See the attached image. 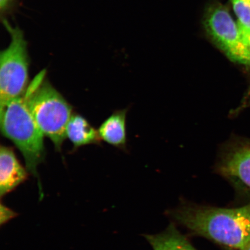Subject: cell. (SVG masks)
Listing matches in <instances>:
<instances>
[{
  "label": "cell",
  "mask_w": 250,
  "mask_h": 250,
  "mask_svg": "<svg viewBox=\"0 0 250 250\" xmlns=\"http://www.w3.org/2000/svg\"><path fill=\"white\" fill-rule=\"evenodd\" d=\"M238 24L250 29V0H231Z\"/></svg>",
  "instance_id": "obj_11"
},
{
  "label": "cell",
  "mask_w": 250,
  "mask_h": 250,
  "mask_svg": "<svg viewBox=\"0 0 250 250\" xmlns=\"http://www.w3.org/2000/svg\"><path fill=\"white\" fill-rule=\"evenodd\" d=\"M18 161L11 148H0V196L1 198L14 190L27 179V172Z\"/></svg>",
  "instance_id": "obj_7"
},
{
  "label": "cell",
  "mask_w": 250,
  "mask_h": 250,
  "mask_svg": "<svg viewBox=\"0 0 250 250\" xmlns=\"http://www.w3.org/2000/svg\"><path fill=\"white\" fill-rule=\"evenodd\" d=\"M174 217L192 232L220 245L245 250L250 244V203L233 208H186Z\"/></svg>",
  "instance_id": "obj_1"
},
{
  "label": "cell",
  "mask_w": 250,
  "mask_h": 250,
  "mask_svg": "<svg viewBox=\"0 0 250 250\" xmlns=\"http://www.w3.org/2000/svg\"><path fill=\"white\" fill-rule=\"evenodd\" d=\"M245 250H250V245L248 246V248H247Z\"/></svg>",
  "instance_id": "obj_15"
},
{
  "label": "cell",
  "mask_w": 250,
  "mask_h": 250,
  "mask_svg": "<svg viewBox=\"0 0 250 250\" xmlns=\"http://www.w3.org/2000/svg\"><path fill=\"white\" fill-rule=\"evenodd\" d=\"M127 112V109L115 111L102 124L98 130L101 139L117 148H126Z\"/></svg>",
  "instance_id": "obj_8"
},
{
  "label": "cell",
  "mask_w": 250,
  "mask_h": 250,
  "mask_svg": "<svg viewBox=\"0 0 250 250\" xmlns=\"http://www.w3.org/2000/svg\"><path fill=\"white\" fill-rule=\"evenodd\" d=\"M215 170L250 188V144L229 142L219 150Z\"/></svg>",
  "instance_id": "obj_6"
},
{
  "label": "cell",
  "mask_w": 250,
  "mask_h": 250,
  "mask_svg": "<svg viewBox=\"0 0 250 250\" xmlns=\"http://www.w3.org/2000/svg\"><path fill=\"white\" fill-rule=\"evenodd\" d=\"M0 210H1L0 224H1V226L8 223L9 221H10L12 218L17 217L18 215L17 212L12 210L11 209L7 208V206L3 205L2 203L1 204Z\"/></svg>",
  "instance_id": "obj_12"
},
{
  "label": "cell",
  "mask_w": 250,
  "mask_h": 250,
  "mask_svg": "<svg viewBox=\"0 0 250 250\" xmlns=\"http://www.w3.org/2000/svg\"><path fill=\"white\" fill-rule=\"evenodd\" d=\"M146 238L154 250H197L173 225L164 232Z\"/></svg>",
  "instance_id": "obj_10"
},
{
  "label": "cell",
  "mask_w": 250,
  "mask_h": 250,
  "mask_svg": "<svg viewBox=\"0 0 250 250\" xmlns=\"http://www.w3.org/2000/svg\"><path fill=\"white\" fill-rule=\"evenodd\" d=\"M0 127L2 135L20 150L27 170L39 179L37 167L45 156L44 135L30 113L23 95L0 107Z\"/></svg>",
  "instance_id": "obj_3"
},
{
  "label": "cell",
  "mask_w": 250,
  "mask_h": 250,
  "mask_svg": "<svg viewBox=\"0 0 250 250\" xmlns=\"http://www.w3.org/2000/svg\"><path fill=\"white\" fill-rule=\"evenodd\" d=\"M14 0H0V9L1 12L8 11L13 3Z\"/></svg>",
  "instance_id": "obj_14"
},
{
  "label": "cell",
  "mask_w": 250,
  "mask_h": 250,
  "mask_svg": "<svg viewBox=\"0 0 250 250\" xmlns=\"http://www.w3.org/2000/svg\"><path fill=\"white\" fill-rule=\"evenodd\" d=\"M67 138L75 148L92 144H99L101 138L97 131L85 118L80 115H72L66 128Z\"/></svg>",
  "instance_id": "obj_9"
},
{
  "label": "cell",
  "mask_w": 250,
  "mask_h": 250,
  "mask_svg": "<svg viewBox=\"0 0 250 250\" xmlns=\"http://www.w3.org/2000/svg\"><path fill=\"white\" fill-rule=\"evenodd\" d=\"M204 25L208 36L231 61L250 66V49L226 7L214 4L206 11Z\"/></svg>",
  "instance_id": "obj_5"
},
{
  "label": "cell",
  "mask_w": 250,
  "mask_h": 250,
  "mask_svg": "<svg viewBox=\"0 0 250 250\" xmlns=\"http://www.w3.org/2000/svg\"><path fill=\"white\" fill-rule=\"evenodd\" d=\"M3 24L11 36L10 44L0 54V107L24 95L29 80L27 43L20 27Z\"/></svg>",
  "instance_id": "obj_4"
},
{
  "label": "cell",
  "mask_w": 250,
  "mask_h": 250,
  "mask_svg": "<svg viewBox=\"0 0 250 250\" xmlns=\"http://www.w3.org/2000/svg\"><path fill=\"white\" fill-rule=\"evenodd\" d=\"M238 26L244 40L250 49V29L240 26L239 24Z\"/></svg>",
  "instance_id": "obj_13"
},
{
  "label": "cell",
  "mask_w": 250,
  "mask_h": 250,
  "mask_svg": "<svg viewBox=\"0 0 250 250\" xmlns=\"http://www.w3.org/2000/svg\"><path fill=\"white\" fill-rule=\"evenodd\" d=\"M42 70L29 86L23 97L25 102L43 135L61 150L67 138L66 128L72 116V107L60 93L44 79Z\"/></svg>",
  "instance_id": "obj_2"
}]
</instances>
